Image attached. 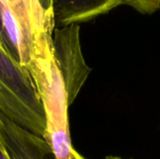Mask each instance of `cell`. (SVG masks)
Segmentation results:
<instances>
[{
    "label": "cell",
    "mask_w": 160,
    "mask_h": 159,
    "mask_svg": "<svg viewBox=\"0 0 160 159\" xmlns=\"http://www.w3.org/2000/svg\"><path fill=\"white\" fill-rule=\"evenodd\" d=\"M41 7H43V9L45 10L47 16L55 21V17H54V0H38Z\"/></svg>",
    "instance_id": "7"
},
{
    "label": "cell",
    "mask_w": 160,
    "mask_h": 159,
    "mask_svg": "<svg viewBox=\"0 0 160 159\" xmlns=\"http://www.w3.org/2000/svg\"><path fill=\"white\" fill-rule=\"evenodd\" d=\"M125 5L124 0H54V17L62 26L79 24Z\"/></svg>",
    "instance_id": "5"
},
{
    "label": "cell",
    "mask_w": 160,
    "mask_h": 159,
    "mask_svg": "<svg viewBox=\"0 0 160 159\" xmlns=\"http://www.w3.org/2000/svg\"><path fill=\"white\" fill-rule=\"evenodd\" d=\"M52 48L53 57L62 76L70 106L91 72L82 55L79 24L54 29Z\"/></svg>",
    "instance_id": "4"
},
{
    "label": "cell",
    "mask_w": 160,
    "mask_h": 159,
    "mask_svg": "<svg viewBox=\"0 0 160 159\" xmlns=\"http://www.w3.org/2000/svg\"><path fill=\"white\" fill-rule=\"evenodd\" d=\"M105 159H123V158H120V157H107Z\"/></svg>",
    "instance_id": "11"
},
{
    "label": "cell",
    "mask_w": 160,
    "mask_h": 159,
    "mask_svg": "<svg viewBox=\"0 0 160 159\" xmlns=\"http://www.w3.org/2000/svg\"><path fill=\"white\" fill-rule=\"evenodd\" d=\"M0 159H11L1 138H0Z\"/></svg>",
    "instance_id": "9"
},
{
    "label": "cell",
    "mask_w": 160,
    "mask_h": 159,
    "mask_svg": "<svg viewBox=\"0 0 160 159\" xmlns=\"http://www.w3.org/2000/svg\"><path fill=\"white\" fill-rule=\"evenodd\" d=\"M125 5L142 14H153L160 9V0H124Z\"/></svg>",
    "instance_id": "6"
},
{
    "label": "cell",
    "mask_w": 160,
    "mask_h": 159,
    "mask_svg": "<svg viewBox=\"0 0 160 159\" xmlns=\"http://www.w3.org/2000/svg\"><path fill=\"white\" fill-rule=\"evenodd\" d=\"M72 159H86V158H84L81 154H79L75 149H73V151H72Z\"/></svg>",
    "instance_id": "10"
},
{
    "label": "cell",
    "mask_w": 160,
    "mask_h": 159,
    "mask_svg": "<svg viewBox=\"0 0 160 159\" xmlns=\"http://www.w3.org/2000/svg\"><path fill=\"white\" fill-rule=\"evenodd\" d=\"M0 45L5 49V32H4V24H3V17H2L1 0H0Z\"/></svg>",
    "instance_id": "8"
},
{
    "label": "cell",
    "mask_w": 160,
    "mask_h": 159,
    "mask_svg": "<svg viewBox=\"0 0 160 159\" xmlns=\"http://www.w3.org/2000/svg\"><path fill=\"white\" fill-rule=\"evenodd\" d=\"M37 88L45 115L44 140L56 159H72L68 125V100L53 50L37 54L27 69Z\"/></svg>",
    "instance_id": "1"
},
{
    "label": "cell",
    "mask_w": 160,
    "mask_h": 159,
    "mask_svg": "<svg viewBox=\"0 0 160 159\" xmlns=\"http://www.w3.org/2000/svg\"><path fill=\"white\" fill-rule=\"evenodd\" d=\"M19 36V61L26 69L34 56L52 50L54 20L38 0H7Z\"/></svg>",
    "instance_id": "3"
},
{
    "label": "cell",
    "mask_w": 160,
    "mask_h": 159,
    "mask_svg": "<svg viewBox=\"0 0 160 159\" xmlns=\"http://www.w3.org/2000/svg\"><path fill=\"white\" fill-rule=\"evenodd\" d=\"M0 113L22 128L44 138V111L30 73L1 45Z\"/></svg>",
    "instance_id": "2"
}]
</instances>
